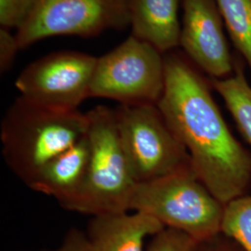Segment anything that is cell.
Wrapping results in <instances>:
<instances>
[{"label": "cell", "mask_w": 251, "mask_h": 251, "mask_svg": "<svg viewBox=\"0 0 251 251\" xmlns=\"http://www.w3.org/2000/svg\"><path fill=\"white\" fill-rule=\"evenodd\" d=\"M165 89L156 105L188 152L193 171L225 205L247 195L251 153L226 125L206 81L177 54L165 57Z\"/></svg>", "instance_id": "1"}, {"label": "cell", "mask_w": 251, "mask_h": 251, "mask_svg": "<svg viewBox=\"0 0 251 251\" xmlns=\"http://www.w3.org/2000/svg\"><path fill=\"white\" fill-rule=\"evenodd\" d=\"M89 124L88 113L48 107L20 96L1 123L4 159L29 186L49 162L87 135Z\"/></svg>", "instance_id": "2"}, {"label": "cell", "mask_w": 251, "mask_h": 251, "mask_svg": "<svg viewBox=\"0 0 251 251\" xmlns=\"http://www.w3.org/2000/svg\"><path fill=\"white\" fill-rule=\"evenodd\" d=\"M129 210L152 216L165 227L179 230L202 241L221 233L225 204L189 167L137 183Z\"/></svg>", "instance_id": "3"}, {"label": "cell", "mask_w": 251, "mask_h": 251, "mask_svg": "<svg viewBox=\"0 0 251 251\" xmlns=\"http://www.w3.org/2000/svg\"><path fill=\"white\" fill-rule=\"evenodd\" d=\"M87 113L90 166L79 195L64 209L91 216L126 212L137 183L120 144L115 109L99 105Z\"/></svg>", "instance_id": "4"}, {"label": "cell", "mask_w": 251, "mask_h": 251, "mask_svg": "<svg viewBox=\"0 0 251 251\" xmlns=\"http://www.w3.org/2000/svg\"><path fill=\"white\" fill-rule=\"evenodd\" d=\"M115 112L120 144L136 183L191 167L188 152L157 105H119Z\"/></svg>", "instance_id": "5"}, {"label": "cell", "mask_w": 251, "mask_h": 251, "mask_svg": "<svg viewBox=\"0 0 251 251\" xmlns=\"http://www.w3.org/2000/svg\"><path fill=\"white\" fill-rule=\"evenodd\" d=\"M165 57L150 43L128 36L97 58L90 97L113 100L119 105H156L165 89Z\"/></svg>", "instance_id": "6"}, {"label": "cell", "mask_w": 251, "mask_h": 251, "mask_svg": "<svg viewBox=\"0 0 251 251\" xmlns=\"http://www.w3.org/2000/svg\"><path fill=\"white\" fill-rule=\"evenodd\" d=\"M127 26L126 0H35L15 35L23 50L51 36L91 37Z\"/></svg>", "instance_id": "7"}, {"label": "cell", "mask_w": 251, "mask_h": 251, "mask_svg": "<svg viewBox=\"0 0 251 251\" xmlns=\"http://www.w3.org/2000/svg\"><path fill=\"white\" fill-rule=\"evenodd\" d=\"M97 58L75 50L48 54L26 66L15 86L21 96L48 107L74 111L90 98Z\"/></svg>", "instance_id": "8"}, {"label": "cell", "mask_w": 251, "mask_h": 251, "mask_svg": "<svg viewBox=\"0 0 251 251\" xmlns=\"http://www.w3.org/2000/svg\"><path fill=\"white\" fill-rule=\"evenodd\" d=\"M179 45L189 59L212 78L232 75L233 61L216 0H182Z\"/></svg>", "instance_id": "9"}, {"label": "cell", "mask_w": 251, "mask_h": 251, "mask_svg": "<svg viewBox=\"0 0 251 251\" xmlns=\"http://www.w3.org/2000/svg\"><path fill=\"white\" fill-rule=\"evenodd\" d=\"M164 228L152 216L126 211L92 216L86 235L90 251H145L146 238Z\"/></svg>", "instance_id": "10"}, {"label": "cell", "mask_w": 251, "mask_h": 251, "mask_svg": "<svg viewBox=\"0 0 251 251\" xmlns=\"http://www.w3.org/2000/svg\"><path fill=\"white\" fill-rule=\"evenodd\" d=\"M90 155L91 145L87 133L72 147L49 162L28 187L55 198L64 208L83 188Z\"/></svg>", "instance_id": "11"}, {"label": "cell", "mask_w": 251, "mask_h": 251, "mask_svg": "<svg viewBox=\"0 0 251 251\" xmlns=\"http://www.w3.org/2000/svg\"><path fill=\"white\" fill-rule=\"evenodd\" d=\"M131 35L162 53L179 45L180 0H126Z\"/></svg>", "instance_id": "12"}, {"label": "cell", "mask_w": 251, "mask_h": 251, "mask_svg": "<svg viewBox=\"0 0 251 251\" xmlns=\"http://www.w3.org/2000/svg\"><path fill=\"white\" fill-rule=\"evenodd\" d=\"M212 88L225 100L241 134L251 145V87L241 67L222 79L211 78Z\"/></svg>", "instance_id": "13"}, {"label": "cell", "mask_w": 251, "mask_h": 251, "mask_svg": "<svg viewBox=\"0 0 251 251\" xmlns=\"http://www.w3.org/2000/svg\"><path fill=\"white\" fill-rule=\"evenodd\" d=\"M233 44L251 69V0H216Z\"/></svg>", "instance_id": "14"}, {"label": "cell", "mask_w": 251, "mask_h": 251, "mask_svg": "<svg viewBox=\"0 0 251 251\" xmlns=\"http://www.w3.org/2000/svg\"><path fill=\"white\" fill-rule=\"evenodd\" d=\"M221 233L251 251V196L234 198L225 205Z\"/></svg>", "instance_id": "15"}, {"label": "cell", "mask_w": 251, "mask_h": 251, "mask_svg": "<svg viewBox=\"0 0 251 251\" xmlns=\"http://www.w3.org/2000/svg\"><path fill=\"white\" fill-rule=\"evenodd\" d=\"M198 242L184 232L166 227L152 236L145 251H194Z\"/></svg>", "instance_id": "16"}, {"label": "cell", "mask_w": 251, "mask_h": 251, "mask_svg": "<svg viewBox=\"0 0 251 251\" xmlns=\"http://www.w3.org/2000/svg\"><path fill=\"white\" fill-rule=\"evenodd\" d=\"M35 0H0V25L4 29H16L24 25Z\"/></svg>", "instance_id": "17"}, {"label": "cell", "mask_w": 251, "mask_h": 251, "mask_svg": "<svg viewBox=\"0 0 251 251\" xmlns=\"http://www.w3.org/2000/svg\"><path fill=\"white\" fill-rule=\"evenodd\" d=\"M21 50L16 35H12L10 30L0 29V70L7 72L12 66L16 54Z\"/></svg>", "instance_id": "18"}, {"label": "cell", "mask_w": 251, "mask_h": 251, "mask_svg": "<svg viewBox=\"0 0 251 251\" xmlns=\"http://www.w3.org/2000/svg\"><path fill=\"white\" fill-rule=\"evenodd\" d=\"M194 251H246L242 247L223 233L199 241Z\"/></svg>", "instance_id": "19"}, {"label": "cell", "mask_w": 251, "mask_h": 251, "mask_svg": "<svg viewBox=\"0 0 251 251\" xmlns=\"http://www.w3.org/2000/svg\"><path fill=\"white\" fill-rule=\"evenodd\" d=\"M90 251V250L86 233L74 228L65 235L59 248L53 251Z\"/></svg>", "instance_id": "20"}]
</instances>
